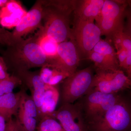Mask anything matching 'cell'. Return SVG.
<instances>
[{
  "label": "cell",
  "instance_id": "cell-1",
  "mask_svg": "<svg viewBox=\"0 0 131 131\" xmlns=\"http://www.w3.org/2000/svg\"><path fill=\"white\" fill-rule=\"evenodd\" d=\"M8 69L13 74L33 68H42L49 60L40 49L35 35L24 39L14 40L3 54Z\"/></svg>",
  "mask_w": 131,
  "mask_h": 131
},
{
  "label": "cell",
  "instance_id": "cell-2",
  "mask_svg": "<svg viewBox=\"0 0 131 131\" xmlns=\"http://www.w3.org/2000/svg\"><path fill=\"white\" fill-rule=\"evenodd\" d=\"M42 2L44 21L42 28L45 34L58 44L72 39L70 16L73 9L50 1Z\"/></svg>",
  "mask_w": 131,
  "mask_h": 131
},
{
  "label": "cell",
  "instance_id": "cell-3",
  "mask_svg": "<svg viewBox=\"0 0 131 131\" xmlns=\"http://www.w3.org/2000/svg\"><path fill=\"white\" fill-rule=\"evenodd\" d=\"M127 2L125 1H104L100 14L95 20L102 36H105L106 40L112 42L124 31Z\"/></svg>",
  "mask_w": 131,
  "mask_h": 131
},
{
  "label": "cell",
  "instance_id": "cell-4",
  "mask_svg": "<svg viewBox=\"0 0 131 131\" xmlns=\"http://www.w3.org/2000/svg\"><path fill=\"white\" fill-rule=\"evenodd\" d=\"M87 127L88 131H131L130 103L122 98L101 118Z\"/></svg>",
  "mask_w": 131,
  "mask_h": 131
},
{
  "label": "cell",
  "instance_id": "cell-5",
  "mask_svg": "<svg viewBox=\"0 0 131 131\" xmlns=\"http://www.w3.org/2000/svg\"><path fill=\"white\" fill-rule=\"evenodd\" d=\"M94 75L93 68L88 67L77 71L64 80L60 94L62 104L74 103L89 93Z\"/></svg>",
  "mask_w": 131,
  "mask_h": 131
},
{
  "label": "cell",
  "instance_id": "cell-6",
  "mask_svg": "<svg viewBox=\"0 0 131 131\" xmlns=\"http://www.w3.org/2000/svg\"><path fill=\"white\" fill-rule=\"evenodd\" d=\"M122 98L119 93L107 94L90 90L80 102L87 126L101 118Z\"/></svg>",
  "mask_w": 131,
  "mask_h": 131
},
{
  "label": "cell",
  "instance_id": "cell-7",
  "mask_svg": "<svg viewBox=\"0 0 131 131\" xmlns=\"http://www.w3.org/2000/svg\"><path fill=\"white\" fill-rule=\"evenodd\" d=\"M72 39L80 57H87L101 39V32L94 21L75 19L71 29Z\"/></svg>",
  "mask_w": 131,
  "mask_h": 131
},
{
  "label": "cell",
  "instance_id": "cell-8",
  "mask_svg": "<svg viewBox=\"0 0 131 131\" xmlns=\"http://www.w3.org/2000/svg\"><path fill=\"white\" fill-rule=\"evenodd\" d=\"M95 70L90 90L107 94H116L130 88L131 78L122 70Z\"/></svg>",
  "mask_w": 131,
  "mask_h": 131
},
{
  "label": "cell",
  "instance_id": "cell-9",
  "mask_svg": "<svg viewBox=\"0 0 131 131\" xmlns=\"http://www.w3.org/2000/svg\"><path fill=\"white\" fill-rule=\"evenodd\" d=\"M53 117L65 131H88L80 102L62 103Z\"/></svg>",
  "mask_w": 131,
  "mask_h": 131
},
{
  "label": "cell",
  "instance_id": "cell-10",
  "mask_svg": "<svg viewBox=\"0 0 131 131\" xmlns=\"http://www.w3.org/2000/svg\"><path fill=\"white\" fill-rule=\"evenodd\" d=\"M80 57L74 40L70 39L58 44L56 57L48 63L69 76L77 70Z\"/></svg>",
  "mask_w": 131,
  "mask_h": 131
},
{
  "label": "cell",
  "instance_id": "cell-11",
  "mask_svg": "<svg viewBox=\"0 0 131 131\" xmlns=\"http://www.w3.org/2000/svg\"><path fill=\"white\" fill-rule=\"evenodd\" d=\"M43 6L41 0L37 1L27 12L12 32L14 40H18L42 26Z\"/></svg>",
  "mask_w": 131,
  "mask_h": 131
},
{
  "label": "cell",
  "instance_id": "cell-12",
  "mask_svg": "<svg viewBox=\"0 0 131 131\" xmlns=\"http://www.w3.org/2000/svg\"><path fill=\"white\" fill-rule=\"evenodd\" d=\"M13 74L18 77L21 81L22 84L30 90V96L37 108L40 120V108L44 93L45 84L40 77L39 71H24Z\"/></svg>",
  "mask_w": 131,
  "mask_h": 131
},
{
  "label": "cell",
  "instance_id": "cell-13",
  "mask_svg": "<svg viewBox=\"0 0 131 131\" xmlns=\"http://www.w3.org/2000/svg\"><path fill=\"white\" fill-rule=\"evenodd\" d=\"M27 12L19 1L9 0L6 6L0 9V25L6 28H14Z\"/></svg>",
  "mask_w": 131,
  "mask_h": 131
},
{
  "label": "cell",
  "instance_id": "cell-14",
  "mask_svg": "<svg viewBox=\"0 0 131 131\" xmlns=\"http://www.w3.org/2000/svg\"><path fill=\"white\" fill-rule=\"evenodd\" d=\"M105 0L76 1L74 12L75 18L94 21L100 14Z\"/></svg>",
  "mask_w": 131,
  "mask_h": 131
},
{
  "label": "cell",
  "instance_id": "cell-15",
  "mask_svg": "<svg viewBox=\"0 0 131 131\" xmlns=\"http://www.w3.org/2000/svg\"><path fill=\"white\" fill-rule=\"evenodd\" d=\"M22 90L0 96V115L7 121L16 116L19 107Z\"/></svg>",
  "mask_w": 131,
  "mask_h": 131
},
{
  "label": "cell",
  "instance_id": "cell-16",
  "mask_svg": "<svg viewBox=\"0 0 131 131\" xmlns=\"http://www.w3.org/2000/svg\"><path fill=\"white\" fill-rule=\"evenodd\" d=\"M59 98L60 93L56 86L45 84L40 108V120L46 116L53 117Z\"/></svg>",
  "mask_w": 131,
  "mask_h": 131
},
{
  "label": "cell",
  "instance_id": "cell-17",
  "mask_svg": "<svg viewBox=\"0 0 131 131\" xmlns=\"http://www.w3.org/2000/svg\"><path fill=\"white\" fill-rule=\"evenodd\" d=\"M39 75L45 84L57 86L69 77L67 74L59 70L49 63L41 68Z\"/></svg>",
  "mask_w": 131,
  "mask_h": 131
},
{
  "label": "cell",
  "instance_id": "cell-18",
  "mask_svg": "<svg viewBox=\"0 0 131 131\" xmlns=\"http://www.w3.org/2000/svg\"><path fill=\"white\" fill-rule=\"evenodd\" d=\"M35 36L39 47L48 58L49 61L55 58L57 52L58 43L45 34L42 26L39 28Z\"/></svg>",
  "mask_w": 131,
  "mask_h": 131
},
{
  "label": "cell",
  "instance_id": "cell-19",
  "mask_svg": "<svg viewBox=\"0 0 131 131\" xmlns=\"http://www.w3.org/2000/svg\"><path fill=\"white\" fill-rule=\"evenodd\" d=\"M92 50L102 54L114 70L120 69L117 52L111 42L101 39Z\"/></svg>",
  "mask_w": 131,
  "mask_h": 131
},
{
  "label": "cell",
  "instance_id": "cell-20",
  "mask_svg": "<svg viewBox=\"0 0 131 131\" xmlns=\"http://www.w3.org/2000/svg\"><path fill=\"white\" fill-rule=\"evenodd\" d=\"M16 119L23 131H36L38 121L31 117L19 107L16 116Z\"/></svg>",
  "mask_w": 131,
  "mask_h": 131
},
{
  "label": "cell",
  "instance_id": "cell-21",
  "mask_svg": "<svg viewBox=\"0 0 131 131\" xmlns=\"http://www.w3.org/2000/svg\"><path fill=\"white\" fill-rule=\"evenodd\" d=\"M21 100L19 107L24 110L27 114L33 117L39 122V117L37 108L31 96L28 95L25 90L22 89Z\"/></svg>",
  "mask_w": 131,
  "mask_h": 131
},
{
  "label": "cell",
  "instance_id": "cell-22",
  "mask_svg": "<svg viewBox=\"0 0 131 131\" xmlns=\"http://www.w3.org/2000/svg\"><path fill=\"white\" fill-rule=\"evenodd\" d=\"M21 84L19 78L13 74L8 78L0 80V96L12 93L15 88Z\"/></svg>",
  "mask_w": 131,
  "mask_h": 131
},
{
  "label": "cell",
  "instance_id": "cell-23",
  "mask_svg": "<svg viewBox=\"0 0 131 131\" xmlns=\"http://www.w3.org/2000/svg\"><path fill=\"white\" fill-rule=\"evenodd\" d=\"M37 131H65L56 119L50 116L42 118L38 123Z\"/></svg>",
  "mask_w": 131,
  "mask_h": 131
},
{
  "label": "cell",
  "instance_id": "cell-24",
  "mask_svg": "<svg viewBox=\"0 0 131 131\" xmlns=\"http://www.w3.org/2000/svg\"><path fill=\"white\" fill-rule=\"evenodd\" d=\"M14 41L12 32L0 27V44L7 47Z\"/></svg>",
  "mask_w": 131,
  "mask_h": 131
},
{
  "label": "cell",
  "instance_id": "cell-25",
  "mask_svg": "<svg viewBox=\"0 0 131 131\" xmlns=\"http://www.w3.org/2000/svg\"><path fill=\"white\" fill-rule=\"evenodd\" d=\"M11 75L8 73V69L4 59L0 56V80L8 78Z\"/></svg>",
  "mask_w": 131,
  "mask_h": 131
},
{
  "label": "cell",
  "instance_id": "cell-26",
  "mask_svg": "<svg viewBox=\"0 0 131 131\" xmlns=\"http://www.w3.org/2000/svg\"><path fill=\"white\" fill-rule=\"evenodd\" d=\"M6 131H23L15 119L13 118L7 121Z\"/></svg>",
  "mask_w": 131,
  "mask_h": 131
},
{
  "label": "cell",
  "instance_id": "cell-27",
  "mask_svg": "<svg viewBox=\"0 0 131 131\" xmlns=\"http://www.w3.org/2000/svg\"><path fill=\"white\" fill-rule=\"evenodd\" d=\"M6 123L5 118L0 115V131H6Z\"/></svg>",
  "mask_w": 131,
  "mask_h": 131
},
{
  "label": "cell",
  "instance_id": "cell-28",
  "mask_svg": "<svg viewBox=\"0 0 131 131\" xmlns=\"http://www.w3.org/2000/svg\"><path fill=\"white\" fill-rule=\"evenodd\" d=\"M9 0H0V7H4L6 5Z\"/></svg>",
  "mask_w": 131,
  "mask_h": 131
}]
</instances>
